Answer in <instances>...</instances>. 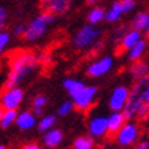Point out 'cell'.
Wrapping results in <instances>:
<instances>
[{
	"mask_svg": "<svg viewBox=\"0 0 149 149\" xmlns=\"http://www.w3.org/2000/svg\"><path fill=\"white\" fill-rule=\"evenodd\" d=\"M37 119L36 115L30 111H22V112H18V116H17V122L15 125L18 126V129L23 131L32 130L34 126H37Z\"/></svg>",
	"mask_w": 149,
	"mask_h": 149,
	"instance_id": "cell-13",
	"label": "cell"
},
{
	"mask_svg": "<svg viewBox=\"0 0 149 149\" xmlns=\"http://www.w3.org/2000/svg\"><path fill=\"white\" fill-rule=\"evenodd\" d=\"M88 131L89 136L95 138H104L108 134V123H107V116L104 115H93L88 120Z\"/></svg>",
	"mask_w": 149,
	"mask_h": 149,
	"instance_id": "cell-10",
	"label": "cell"
},
{
	"mask_svg": "<svg viewBox=\"0 0 149 149\" xmlns=\"http://www.w3.org/2000/svg\"><path fill=\"white\" fill-rule=\"evenodd\" d=\"M130 99V88L126 85L115 86L108 97V107L111 112H123Z\"/></svg>",
	"mask_w": 149,
	"mask_h": 149,
	"instance_id": "cell-6",
	"label": "cell"
},
{
	"mask_svg": "<svg viewBox=\"0 0 149 149\" xmlns=\"http://www.w3.org/2000/svg\"><path fill=\"white\" fill-rule=\"evenodd\" d=\"M38 66V56L32 51H18L10 60V71L6 78V89L18 88L21 82L29 78Z\"/></svg>",
	"mask_w": 149,
	"mask_h": 149,
	"instance_id": "cell-1",
	"label": "cell"
},
{
	"mask_svg": "<svg viewBox=\"0 0 149 149\" xmlns=\"http://www.w3.org/2000/svg\"><path fill=\"white\" fill-rule=\"evenodd\" d=\"M71 1L68 0H47L42 1V8H45V13L52 15H62L70 10Z\"/></svg>",
	"mask_w": 149,
	"mask_h": 149,
	"instance_id": "cell-11",
	"label": "cell"
},
{
	"mask_svg": "<svg viewBox=\"0 0 149 149\" xmlns=\"http://www.w3.org/2000/svg\"><path fill=\"white\" fill-rule=\"evenodd\" d=\"M25 93L21 88H11V89H6V92L0 96V107L4 111H13L17 109L23 101Z\"/></svg>",
	"mask_w": 149,
	"mask_h": 149,
	"instance_id": "cell-9",
	"label": "cell"
},
{
	"mask_svg": "<svg viewBox=\"0 0 149 149\" xmlns=\"http://www.w3.org/2000/svg\"><path fill=\"white\" fill-rule=\"evenodd\" d=\"M142 40V33H140L138 30H134V29H129L126 30V33L123 34V37L119 41V47L120 49L123 51H130L134 45H137L140 41Z\"/></svg>",
	"mask_w": 149,
	"mask_h": 149,
	"instance_id": "cell-12",
	"label": "cell"
},
{
	"mask_svg": "<svg viewBox=\"0 0 149 149\" xmlns=\"http://www.w3.org/2000/svg\"><path fill=\"white\" fill-rule=\"evenodd\" d=\"M25 32H26V25H23V23H18L13 29V34L15 37H25Z\"/></svg>",
	"mask_w": 149,
	"mask_h": 149,
	"instance_id": "cell-28",
	"label": "cell"
},
{
	"mask_svg": "<svg viewBox=\"0 0 149 149\" xmlns=\"http://www.w3.org/2000/svg\"><path fill=\"white\" fill-rule=\"evenodd\" d=\"M86 19H88V23L93 26L101 23L105 19V8L101 6H93L86 14Z\"/></svg>",
	"mask_w": 149,
	"mask_h": 149,
	"instance_id": "cell-20",
	"label": "cell"
},
{
	"mask_svg": "<svg viewBox=\"0 0 149 149\" xmlns=\"http://www.w3.org/2000/svg\"><path fill=\"white\" fill-rule=\"evenodd\" d=\"M129 74L134 81H140L142 78L149 77V63L145 60L131 63L130 68H129Z\"/></svg>",
	"mask_w": 149,
	"mask_h": 149,
	"instance_id": "cell-16",
	"label": "cell"
},
{
	"mask_svg": "<svg viewBox=\"0 0 149 149\" xmlns=\"http://www.w3.org/2000/svg\"><path fill=\"white\" fill-rule=\"evenodd\" d=\"M127 122L126 116L123 112H111L107 116V123H108V134H116L118 131L123 127V125Z\"/></svg>",
	"mask_w": 149,
	"mask_h": 149,
	"instance_id": "cell-15",
	"label": "cell"
},
{
	"mask_svg": "<svg viewBox=\"0 0 149 149\" xmlns=\"http://www.w3.org/2000/svg\"><path fill=\"white\" fill-rule=\"evenodd\" d=\"M17 116H18V111L17 109H13V111H4L3 112V118H1V123L0 126L3 129H7L11 125L17 122Z\"/></svg>",
	"mask_w": 149,
	"mask_h": 149,
	"instance_id": "cell-23",
	"label": "cell"
},
{
	"mask_svg": "<svg viewBox=\"0 0 149 149\" xmlns=\"http://www.w3.org/2000/svg\"><path fill=\"white\" fill-rule=\"evenodd\" d=\"M101 37V30L93 25H84V26L74 34L72 45L77 49H88L91 47H95L97 41Z\"/></svg>",
	"mask_w": 149,
	"mask_h": 149,
	"instance_id": "cell-3",
	"label": "cell"
},
{
	"mask_svg": "<svg viewBox=\"0 0 149 149\" xmlns=\"http://www.w3.org/2000/svg\"><path fill=\"white\" fill-rule=\"evenodd\" d=\"M75 108L74 107V103H72V100H66L63 103L59 105L58 108V115L59 116H67L70 113L72 112V109Z\"/></svg>",
	"mask_w": 149,
	"mask_h": 149,
	"instance_id": "cell-24",
	"label": "cell"
},
{
	"mask_svg": "<svg viewBox=\"0 0 149 149\" xmlns=\"http://www.w3.org/2000/svg\"><path fill=\"white\" fill-rule=\"evenodd\" d=\"M137 3L134 0H120L111 3L108 8L105 10V22L115 23L122 18L125 14H130L136 10Z\"/></svg>",
	"mask_w": 149,
	"mask_h": 149,
	"instance_id": "cell-5",
	"label": "cell"
},
{
	"mask_svg": "<svg viewBox=\"0 0 149 149\" xmlns=\"http://www.w3.org/2000/svg\"><path fill=\"white\" fill-rule=\"evenodd\" d=\"M3 112H4V111H3V108L0 107V123H1V118H3Z\"/></svg>",
	"mask_w": 149,
	"mask_h": 149,
	"instance_id": "cell-32",
	"label": "cell"
},
{
	"mask_svg": "<svg viewBox=\"0 0 149 149\" xmlns=\"http://www.w3.org/2000/svg\"><path fill=\"white\" fill-rule=\"evenodd\" d=\"M95 148V140L91 136L77 137L72 144V149H93Z\"/></svg>",
	"mask_w": 149,
	"mask_h": 149,
	"instance_id": "cell-22",
	"label": "cell"
},
{
	"mask_svg": "<svg viewBox=\"0 0 149 149\" xmlns=\"http://www.w3.org/2000/svg\"><path fill=\"white\" fill-rule=\"evenodd\" d=\"M131 29L140 33H149V11H138L131 19Z\"/></svg>",
	"mask_w": 149,
	"mask_h": 149,
	"instance_id": "cell-14",
	"label": "cell"
},
{
	"mask_svg": "<svg viewBox=\"0 0 149 149\" xmlns=\"http://www.w3.org/2000/svg\"><path fill=\"white\" fill-rule=\"evenodd\" d=\"M22 149H41V148L37 144H27V145H25Z\"/></svg>",
	"mask_w": 149,
	"mask_h": 149,
	"instance_id": "cell-31",
	"label": "cell"
},
{
	"mask_svg": "<svg viewBox=\"0 0 149 149\" xmlns=\"http://www.w3.org/2000/svg\"><path fill=\"white\" fill-rule=\"evenodd\" d=\"M85 84L81 81V79H77V78H71L68 77L66 78L63 81V88L64 91L68 93V96L71 97V100L75 97L77 95H79L82 91H84V88H85Z\"/></svg>",
	"mask_w": 149,
	"mask_h": 149,
	"instance_id": "cell-18",
	"label": "cell"
},
{
	"mask_svg": "<svg viewBox=\"0 0 149 149\" xmlns=\"http://www.w3.org/2000/svg\"><path fill=\"white\" fill-rule=\"evenodd\" d=\"M115 60L111 55H104L100 56L96 60L91 62L86 67V74L91 78H101L104 75H107L113 67Z\"/></svg>",
	"mask_w": 149,
	"mask_h": 149,
	"instance_id": "cell-7",
	"label": "cell"
},
{
	"mask_svg": "<svg viewBox=\"0 0 149 149\" xmlns=\"http://www.w3.org/2000/svg\"><path fill=\"white\" fill-rule=\"evenodd\" d=\"M33 113H34L36 116H41V115L44 113V108H33Z\"/></svg>",
	"mask_w": 149,
	"mask_h": 149,
	"instance_id": "cell-30",
	"label": "cell"
},
{
	"mask_svg": "<svg viewBox=\"0 0 149 149\" xmlns=\"http://www.w3.org/2000/svg\"><path fill=\"white\" fill-rule=\"evenodd\" d=\"M48 103V99H47L44 95H38L33 99V108H44Z\"/></svg>",
	"mask_w": 149,
	"mask_h": 149,
	"instance_id": "cell-26",
	"label": "cell"
},
{
	"mask_svg": "<svg viewBox=\"0 0 149 149\" xmlns=\"http://www.w3.org/2000/svg\"><path fill=\"white\" fill-rule=\"evenodd\" d=\"M7 21H8V11L6 7L0 6V32L4 30V26L7 25Z\"/></svg>",
	"mask_w": 149,
	"mask_h": 149,
	"instance_id": "cell-27",
	"label": "cell"
},
{
	"mask_svg": "<svg viewBox=\"0 0 149 149\" xmlns=\"http://www.w3.org/2000/svg\"><path fill=\"white\" fill-rule=\"evenodd\" d=\"M134 149H149V141L148 140H140L136 144Z\"/></svg>",
	"mask_w": 149,
	"mask_h": 149,
	"instance_id": "cell-29",
	"label": "cell"
},
{
	"mask_svg": "<svg viewBox=\"0 0 149 149\" xmlns=\"http://www.w3.org/2000/svg\"><path fill=\"white\" fill-rule=\"evenodd\" d=\"M55 22V15L49 13H41L37 17L29 21L26 25V32H25V40L29 42H34L38 41L40 38L45 36V33L48 32L49 25Z\"/></svg>",
	"mask_w": 149,
	"mask_h": 149,
	"instance_id": "cell-2",
	"label": "cell"
},
{
	"mask_svg": "<svg viewBox=\"0 0 149 149\" xmlns=\"http://www.w3.org/2000/svg\"><path fill=\"white\" fill-rule=\"evenodd\" d=\"M140 126L137 125L134 120H127L123 127L115 134V141L119 146L122 148H129L136 145L140 141Z\"/></svg>",
	"mask_w": 149,
	"mask_h": 149,
	"instance_id": "cell-4",
	"label": "cell"
},
{
	"mask_svg": "<svg viewBox=\"0 0 149 149\" xmlns=\"http://www.w3.org/2000/svg\"><path fill=\"white\" fill-rule=\"evenodd\" d=\"M148 45H149V41L142 38L137 45H134L130 51H127V59L130 60L131 63H136V62L142 60V56H144L146 49H148Z\"/></svg>",
	"mask_w": 149,
	"mask_h": 149,
	"instance_id": "cell-19",
	"label": "cell"
},
{
	"mask_svg": "<svg viewBox=\"0 0 149 149\" xmlns=\"http://www.w3.org/2000/svg\"><path fill=\"white\" fill-rule=\"evenodd\" d=\"M56 116L55 115H44L41 116V119L37 123V127L41 133H47V131L55 129V125H56Z\"/></svg>",
	"mask_w": 149,
	"mask_h": 149,
	"instance_id": "cell-21",
	"label": "cell"
},
{
	"mask_svg": "<svg viewBox=\"0 0 149 149\" xmlns=\"http://www.w3.org/2000/svg\"><path fill=\"white\" fill-rule=\"evenodd\" d=\"M97 93H99V89L95 85H86L84 88V91L72 99L74 107L77 109H79V111H88V109H91V107L96 101Z\"/></svg>",
	"mask_w": 149,
	"mask_h": 149,
	"instance_id": "cell-8",
	"label": "cell"
},
{
	"mask_svg": "<svg viewBox=\"0 0 149 149\" xmlns=\"http://www.w3.org/2000/svg\"><path fill=\"white\" fill-rule=\"evenodd\" d=\"M0 149H6V146L4 145H0Z\"/></svg>",
	"mask_w": 149,
	"mask_h": 149,
	"instance_id": "cell-33",
	"label": "cell"
},
{
	"mask_svg": "<svg viewBox=\"0 0 149 149\" xmlns=\"http://www.w3.org/2000/svg\"><path fill=\"white\" fill-rule=\"evenodd\" d=\"M62 141H63V131L56 127L44 133V136H42V144L47 148H56L62 144Z\"/></svg>",
	"mask_w": 149,
	"mask_h": 149,
	"instance_id": "cell-17",
	"label": "cell"
},
{
	"mask_svg": "<svg viewBox=\"0 0 149 149\" xmlns=\"http://www.w3.org/2000/svg\"><path fill=\"white\" fill-rule=\"evenodd\" d=\"M10 41H11V34L7 30H1L0 32V56L6 51L7 45L10 44Z\"/></svg>",
	"mask_w": 149,
	"mask_h": 149,
	"instance_id": "cell-25",
	"label": "cell"
}]
</instances>
